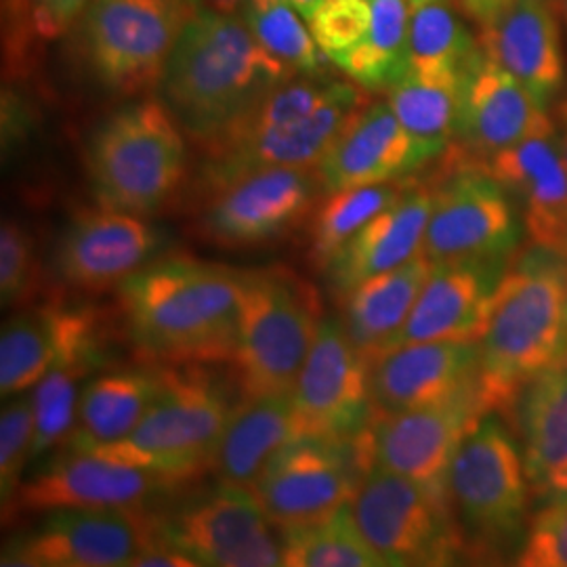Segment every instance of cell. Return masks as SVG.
I'll use <instances>...</instances> for the list:
<instances>
[{"instance_id":"25","label":"cell","mask_w":567,"mask_h":567,"mask_svg":"<svg viewBox=\"0 0 567 567\" xmlns=\"http://www.w3.org/2000/svg\"><path fill=\"white\" fill-rule=\"evenodd\" d=\"M505 267L507 265H433L419 301L386 351L402 344L480 341Z\"/></svg>"},{"instance_id":"43","label":"cell","mask_w":567,"mask_h":567,"mask_svg":"<svg viewBox=\"0 0 567 567\" xmlns=\"http://www.w3.org/2000/svg\"><path fill=\"white\" fill-rule=\"evenodd\" d=\"M93 0H32L34 28L42 39H60L81 20Z\"/></svg>"},{"instance_id":"1","label":"cell","mask_w":567,"mask_h":567,"mask_svg":"<svg viewBox=\"0 0 567 567\" xmlns=\"http://www.w3.org/2000/svg\"><path fill=\"white\" fill-rule=\"evenodd\" d=\"M126 337L147 364H231L238 343V271L187 255L145 265L118 286Z\"/></svg>"},{"instance_id":"4","label":"cell","mask_w":567,"mask_h":567,"mask_svg":"<svg viewBox=\"0 0 567 567\" xmlns=\"http://www.w3.org/2000/svg\"><path fill=\"white\" fill-rule=\"evenodd\" d=\"M447 498L473 566L503 561L524 540L534 496L519 440L501 414H486L458 447Z\"/></svg>"},{"instance_id":"51","label":"cell","mask_w":567,"mask_h":567,"mask_svg":"<svg viewBox=\"0 0 567 567\" xmlns=\"http://www.w3.org/2000/svg\"><path fill=\"white\" fill-rule=\"evenodd\" d=\"M412 7L416 4H425V2H458V0H408Z\"/></svg>"},{"instance_id":"27","label":"cell","mask_w":567,"mask_h":567,"mask_svg":"<svg viewBox=\"0 0 567 567\" xmlns=\"http://www.w3.org/2000/svg\"><path fill=\"white\" fill-rule=\"evenodd\" d=\"M517 431L534 503L567 498V355L522 391L507 416Z\"/></svg>"},{"instance_id":"10","label":"cell","mask_w":567,"mask_h":567,"mask_svg":"<svg viewBox=\"0 0 567 567\" xmlns=\"http://www.w3.org/2000/svg\"><path fill=\"white\" fill-rule=\"evenodd\" d=\"M196 11L183 0H93L81 18V47L95 81L126 97L161 86Z\"/></svg>"},{"instance_id":"42","label":"cell","mask_w":567,"mask_h":567,"mask_svg":"<svg viewBox=\"0 0 567 567\" xmlns=\"http://www.w3.org/2000/svg\"><path fill=\"white\" fill-rule=\"evenodd\" d=\"M370 21V0H324L307 23L326 60L334 63L362 42Z\"/></svg>"},{"instance_id":"40","label":"cell","mask_w":567,"mask_h":567,"mask_svg":"<svg viewBox=\"0 0 567 567\" xmlns=\"http://www.w3.org/2000/svg\"><path fill=\"white\" fill-rule=\"evenodd\" d=\"M41 290V267L30 234L18 221L0 229V299L2 307L32 303Z\"/></svg>"},{"instance_id":"48","label":"cell","mask_w":567,"mask_h":567,"mask_svg":"<svg viewBox=\"0 0 567 567\" xmlns=\"http://www.w3.org/2000/svg\"><path fill=\"white\" fill-rule=\"evenodd\" d=\"M288 2L303 16V20L309 21L324 0H288Z\"/></svg>"},{"instance_id":"24","label":"cell","mask_w":567,"mask_h":567,"mask_svg":"<svg viewBox=\"0 0 567 567\" xmlns=\"http://www.w3.org/2000/svg\"><path fill=\"white\" fill-rule=\"evenodd\" d=\"M522 210L532 246L567 259V166L555 126L482 164Z\"/></svg>"},{"instance_id":"33","label":"cell","mask_w":567,"mask_h":567,"mask_svg":"<svg viewBox=\"0 0 567 567\" xmlns=\"http://www.w3.org/2000/svg\"><path fill=\"white\" fill-rule=\"evenodd\" d=\"M480 51V39L471 34L454 9V2H425L412 7L408 72L419 76L463 79Z\"/></svg>"},{"instance_id":"28","label":"cell","mask_w":567,"mask_h":567,"mask_svg":"<svg viewBox=\"0 0 567 567\" xmlns=\"http://www.w3.org/2000/svg\"><path fill=\"white\" fill-rule=\"evenodd\" d=\"M431 208L433 179H414L400 200L362 227L326 267L334 292L344 297L365 280L393 271L421 255Z\"/></svg>"},{"instance_id":"38","label":"cell","mask_w":567,"mask_h":567,"mask_svg":"<svg viewBox=\"0 0 567 567\" xmlns=\"http://www.w3.org/2000/svg\"><path fill=\"white\" fill-rule=\"evenodd\" d=\"M243 9L250 34L292 74H324V53L288 0H246Z\"/></svg>"},{"instance_id":"5","label":"cell","mask_w":567,"mask_h":567,"mask_svg":"<svg viewBox=\"0 0 567 567\" xmlns=\"http://www.w3.org/2000/svg\"><path fill=\"white\" fill-rule=\"evenodd\" d=\"M164 385L137 429L102 454L142 466L175 486L198 480L215 452L236 404L229 389L206 365H163Z\"/></svg>"},{"instance_id":"13","label":"cell","mask_w":567,"mask_h":567,"mask_svg":"<svg viewBox=\"0 0 567 567\" xmlns=\"http://www.w3.org/2000/svg\"><path fill=\"white\" fill-rule=\"evenodd\" d=\"M487 412L480 385L442 404L374 414L364 431L372 466L447 496V475L466 435Z\"/></svg>"},{"instance_id":"50","label":"cell","mask_w":567,"mask_h":567,"mask_svg":"<svg viewBox=\"0 0 567 567\" xmlns=\"http://www.w3.org/2000/svg\"><path fill=\"white\" fill-rule=\"evenodd\" d=\"M555 9L559 13V20L564 21L567 28V0H555Z\"/></svg>"},{"instance_id":"15","label":"cell","mask_w":567,"mask_h":567,"mask_svg":"<svg viewBox=\"0 0 567 567\" xmlns=\"http://www.w3.org/2000/svg\"><path fill=\"white\" fill-rule=\"evenodd\" d=\"M299 437H360L372 423L370 362L337 318H324L292 386Z\"/></svg>"},{"instance_id":"3","label":"cell","mask_w":567,"mask_h":567,"mask_svg":"<svg viewBox=\"0 0 567 567\" xmlns=\"http://www.w3.org/2000/svg\"><path fill=\"white\" fill-rule=\"evenodd\" d=\"M480 393L507 416L522 391L567 355V259L538 246L517 252L496 286L480 337Z\"/></svg>"},{"instance_id":"44","label":"cell","mask_w":567,"mask_h":567,"mask_svg":"<svg viewBox=\"0 0 567 567\" xmlns=\"http://www.w3.org/2000/svg\"><path fill=\"white\" fill-rule=\"evenodd\" d=\"M126 567H206L179 547L156 536Z\"/></svg>"},{"instance_id":"36","label":"cell","mask_w":567,"mask_h":567,"mask_svg":"<svg viewBox=\"0 0 567 567\" xmlns=\"http://www.w3.org/2000/svg\"><path fill=\"white\" fill-rule=\"evenodd\" d=\"M286 567H389L353 519L351 505L322 522L282 529Z\"/></svg>"},{"instance_id":"6","label":"cell","mask_w":567,"mask_h":567,"mask_svg":"<svg viewBox=\"0 0 567 567\" xmlns=\"http://www.w3.org/2000/svg\"><path fill=\"white\" fill-rule=\"evenodd\" d=\"M234 374L240 398L290 393L322 324L316 288L288 267L238 271Z\"/></svg>"},{"instance_id":"52","label":"cell","mask_w":567,"mask_h":567,"mask_svg":"<svg viewBox=\"0 0 567 567\" xmlns=\"http://www.w3.org/2000/svg\"><path fill=\"white\" fill-rule=\"evenodd\" d=\"M183 2H187L194 9H203V0H183Z\"/></svg>"},{"instance_id":"23","label":"cell","mask_w":567,"mask_h":567,"mask_svg":"<svg viewBox=\"0 0 567 567\" xmlns=\"http://www.w3.org/2000/svg\"><path fill=\"white\" fill-rule=\"evenodd\" d=\"M25 534L55 567H126L158 529L145 508H60Z\"/></svg>"},{"instance_id":"47","label":"cell","mask_w":567,"mask_h":567,"mask_svg":"<svg viewBox=\"0 0 567 567\" xmlns=\"http://www.w3.org/2000/svg\"><path fill=\"white\" fill-rule=\"evenodd\" d=\"M553 126H555V140L567 166V100L557 103L553 114Z\"/></svg>"},{"instance_id":"14","label":"cell","mask_w":567,"mask_h":567,"mask_svg":"<svg viewBox=\"0 0 567 567\" xmlns=\"http://www.w3.org/2000/svg\"><path fill=\"white\" fill-rule=\"evenodd\" d=\"M324 187L318 168H265L204 194L200 231L225 248L284 238L305 224Z\"/></svg>"},{"instance_id":"17","label":"cell","mask_w":567,"mask_h":567,"mask_svg":"<svg viewBox=\"0 0 567 567\" xmlns=\"http://www.w3.org/2000/svg\"><path fill=\"white\" fill-rule=\"evenodd\" d=\"M179 486L95 452L61 450L39 466L2 513L4 522L60 508H145Z\"/></svg>"},{"instance_id":"18","label":"cell","mask_w":567,"mask_h":567,"mask_svg":"<svg viewBox=\"0 0 567 567\" xmlns=\"http://www.w3.org/2000/svg\"><path fill=\"white\" fill-rule=\"evenodd\" d=\"M550 128L547 107L480 51L463 76L456 142L447 152L484 164Z\"/></svg>"},{"instance_id":"16","label":"cell","mask_w":567,"mask_h":567,"mask_svg":"<svg viewBox=\"0 0 567 567\" xmlns=\"http://www.w3.org/2000/svg\"><path fill=\"white\" fill-rule=\"evenodd\" d=\"M365 103L364 89L344 82L330 102L305 121L267 128H238L225 135L204 150L203 194L265 168H318L344 124Z\"/></svg>"},{"instance_id":"7","label":"cell","mask_w":567,"mask_h":567,"mask_svg":"<svg viewBox=\"0 0 567 567\" xmlns=\"http://www.w3.org/2000/svg\"><path fill=\"white\" fill-rule=\"evenodd\" d=\"M86 168L100 206L152 215L171 203L185 182L182 126L158 100L124 105L95 128Z\"/></svg>"},{"instance_id":"29","label":"cell","mask_w":567,"mask_h":567,"mask_svg":"<svg viewBox=\"0 0 567 567\" xmlns=\"http://www.w3.org/2000/svg\"><path fill=\"white\" fill-rule=\"evenodd\" d=\"M164 385L163 365L114 368L82 389L74 429L61 450L97 452L118 444L142 423Z\"/></svg>"},{"instance_id":"20","label":"cell","mask_w":567,"mask_h":567,"mask_svg":"<svg viewBox=\"0 0 567 567\" xmlns=\"http://www.w3.org/2000/svg\"><path fill=\"white\" fill-rule=\"evenodd\" d=\"M437 156L416 142L386 102H368L318 164L324 194L412 179Z\"/></svg>"},{"instance_id":"8","label":"cell","mask_w":567,"mask_h":567,"mask_svg":"<svg viewBox=\"0 0 567 567\" xmlns=\"http://www.w3.org/2000/svg\"><path fill=\"white\" fill-rule=\"evenodd\" d=\"M351 513L389 567H473L450 498L405 477L372 466Z\"/></svg>"},{"instance_id":"9","label":"cell","mask_w":567,"mask_h":567,"mask_svg":"<svg viewBox=\"0 0 567 567\" xmlns=\"http://www.w3.org/2000/svg\"><path fill=\"white\" fill-rule=\"evenodd\" d=\"M442 158L421 252L433 265H507L522 234L513 198L482 164L452 152Z\"/></svg>"},{"instance_id":"12","label":"cell","mask_w":567,"mask_h":567,"mask_svg":"<svg viewBox=\"0 0 567 567\" xmlns=\"http://www.w3.org/2000/svg\"><path fill=\"white\" fill-rule=\"evenodd\" d=\"M274 527L250 489L227 484L156 515L158 536L206 567H286Z\"/></svg>"},{"instance_id":"19","label":"cell","mask_w":567,"mask_h":567,"mask_svg":"<svg viewBox=\"0 0 567 567\" xmlns=\"http://www.w3.org/2000/svg\"><path fill=\"white\" fill-rule=\"evenodd\" d=\"M163 246L154 225L140 215L102 206L82 210L61 234L55 267L61 280L84 292L118 288L152 264Z\"/></svg>"},{"instance_id":"30","label":"cell","mask_w":567,"mask_h":567,"mask_svg":"<svg viewBox=\"0 0 567 567\" xmlns=\"http://www.w3.org/2000/svg\"><path fill=\"white\" fill-rule=\"evenodd\" d=\"M297 437L292 393L240 398L225 426L210 471L219 484L252 489L267 466Z\"/></svg>"},{"instance_id":"26","label":"cell","mask_w":567,"mask_h":567,"mask_svg":"<svg viewBox=\"0 0 567 567\" xmlns=\"http://www.w3.org/2000/svg\"><path fill=\"white\" fill-rule=\"evenodd\" d=\"M480 47L545 107L561 91L566 61L555 0H515L482 28Z\"/></svg>"},{"instance_id":"22","label":"cell","mask_w":567,"mask_h":567,"mask_svg":"<svg viewBox=\"0 0 567 567\" xmlns=\"http://www.w3.org/2000/svg\"><path fill=\"white\" fill-rule=\"evenodd\" d=\"M477 385V341L402 344L370 364L374 414L442 404Z\"/></svg>"},{"instance_id":"35","label":"cell","mask_w":567,"mask_h":567,"mask_svg":"<svg viewBox=\"0 0 567 567\" xmlns=\"http://www.w3.org/2000/svg\"><path fill=\"white\" fill-rule=\"evenodd\" d=\"M60 349L58 305L13 313L0 334V393L11 400L39 385Z\"/></svg>"},{"instance_id":"45","label":"cell","mask_w":567,"mask_h":567,"mask_svg":"<svg viewBox=\"0 0 567 567\" xmlns=\"http://www.w3.org/2000/svg\"><path fill=\"white\" fill-rule=\"evenodd\" d=\"M0 567H55L51 561H47L37 548L30 545L28 534H18L13 536L4 548H2V559Z\"/></svg>"},{"instance_id":"31","label":"cell","mask_w":567,"mask_h":567,"mask_svg":"<svg viewBox=\"0 0 567 567\" xmlns=\"http://www.w3.org/2000/svg\"><path fill=\"white\" fill-rule=\"evenodd\" d=\"M431 271L433 264L421 252L412 261L374 276L341 297L344 332L370 364L385 353L404 328Z\"/></svg>"},{"instance_id":"32","label":"cell","mask_w":567,"mask_h":567,"mask_svg":"<svg viewBox=\"0 0 567 567\" xmlns=\"http://www.w3.org/2000/svg\"><path fill=\"white\" fill-rule=\"evenodd\" d=\"M370 30L358 47L334 61L347 79L370 93H386L408 74V0H370Z\"/></svg>"},{"instance_id":"49","label":"cell","mask_w":567,"mask_h":567,"mask_svg":"<svg viewBox=\"0 0 567 567\" xmlns=\"http://www.w3.org/2000/svg\"><path fill=\"white\" fill-rule=\"evenodd\" d=\"M208 2H210V7H213L215 11L234 16L236 9H240L246 0H208Z\"/></svg>"},{"instance_id":"2","label":"cell","mask_w":567,"mask_h":567,"mask_svg":"<svg viewBox=\"0 0 567 567\" xmlns=\"http://www.w3.org/2000/svg\"><path fill=\"white\" fill-rule=\"evenodd\" d=\"M292 72L243 20L198 9L183 28L161 81V102L200 150L224 140Z\"/></svg>"},{"instance_id":"39","label":"cell","mask_w":567,"mask_h":567,"mask_svg":"<svg viewBox=\"0 0 567 567\" xmlns=\"http://www.w3.org/2000/svg\"><path fill=\"white\" fill-rule=\"evenodd\" d=\"M34 447V398L20 393L11 398L0 414V501L2 513L16 501L23 471L32 463Z\"/></svg>"},{"instance_id":"21","label":"cell","mask_w":567,"mask_h":567,"mask_svg":"<svg viewBox=\"0 0 567 567\" xmlns=\"http://www.w3.org/2000/svg\"><path fill=\"white\" fill-rule=\"evenodd\" d=\"M60 349L55 362L34 386L32 463L63 447L76 421L82 389L107 364L105 328L95 309L58 305Z\"/></svg>"},{"instance_id":"41","label":"cell","mask_w":567,"mask_h":567,"mask_svg":"<svg viewBox=\"0 0 567 567\" xmlns=\"http://www.w3.org/2000/svg\"><path fill=\"white\" fill-rule=\"evenodd\" d=\"M473 567H567V498L540 507L507 559Z\"/></svg>"},{"instance_id":"34","label":"cell","mask_w":567,"mask_h":567,"mask_svg":"<svg viewBox=\"0 0 567 567\" xmlns=\"http://www.w3.org/2000/svg\"><path fill=\"white\" fill-rule=\"evenodd\" d=\"M463 79L419 76L408 72L386 91L398 121L405 131L442 158L456 142Z\"/></svg>"},{"instance_id":"11","label":"cell","mask_w":567,"mask_h":567,"mask_svg":"<svg viewBox=\"0 0 567 567\" xmlns=\"http://www.w3.org/2000/svg\"><path fill=\"white\" fill-rule=\"evenodd\" d=\"M370 468L364 433L353 440L303 435L284 447L250 492L274 526H305L351 505Z\"/></svg>"},{"instance_id":"46","label":"cell","mask_w":567,"mask_h":567,"mask_svg":"<svg viewBox=\"0 0 567 567\" xmlns=\"http://www.w3.org/2000/svg\"><path fill=\"white\" fill-rule=\"evenodd\" d=\"M513 2L515 0H458L461 9L480 28H486L487 23L496 20Z\"/></svg>"},{"instance_id":"37","label":"cell","mask_w":567,"mask_h":567,"mask_svg":"<svg viewBox=\"0 0 567 567\" xmlns=\"http://www.w3.org/2000/svg\"><path fill=\"white\" fill-rule=\"evenodd\" d=\"M416 177L404 182L332 192L324 203L320 204L313 217L311 252L316 264L326 269L343 250L344 244L349 243L362 227L402 198L408 185Z\"/></svg>"}]
</instances>
